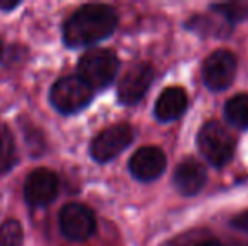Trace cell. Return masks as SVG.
Returning <instances> with one entry per match:
<instances>
[{
  "mask_svg": "<svg viewBox=\"0 0 248 246\" xmlns=\"http://www.w3.org/2000/svg\"><path fill=\"white\" fill-rule=\"evenodd\" d=\"M118 17L113 7L86 3L71 14L62 24V43L71 49L98 44L115 32Z\"/></svg>",
  "mask_w": 248,
  "mask_h": 246,
  "instance_id": "obj_1",
  "label": "cell"
},
{
  "mask_svg": "<svg viewBox=\"0 0 248 246\" xmlns=\"http://www.w3.org/2000/svg\"><path fill=\"white\" fill-rule=\"evenodd\" d=\"M95 91L92 86L76 76L59 78L49 89V101L61 115H75L93 101Z\"/></svg>",
  "mask_w": 248,
  "mask_h": 246,
  "instance_id": "obj_2",
  "label": "cell"
},
{
  "mask_svg": "<svg viewBox=\"0 0 248 246\" xmlns=\"http://www.w3.org/2000/svg\"><path fill=\"white\" fill-rule=\"evenodd\" d=\"M120 68L117 54L110 49H92L78 62V76L85 79L92 89H105L111 85Z\"/></svg>",
  "mask_w": 248,
  "mask_h": 246,
  "instance_id": "obj_3",
  "label": "cell"
},
{
  "mask_svg": "<svg viewBox=\"0 0 248 246\" xmlns=\"http://www.w3.org/2000/svg\"><path fill=\"white\" fill-rule=\"evenodd\" d=\"M198 148L209 164L221 167L235 154V138L219 122H208L198 133Z\"/></svg>",
  "mask_w": 248,
  "mask_h": 246,
  "instance_id": "obj_4",
  "label": "cell"
},
{
  "mask_svg": "<svg viewBox=\"0 0 248 246\" xmlns=\"http://www.w3.org/2000/svg\"><path fill=\"white\" fill-rule=\"evenodd\" d=\"M134 142V130L128 123H117L101 130L90 144V155L98 164H107Z\"/></svg>",
  "mask_w": 248,
  "mask_h": 246,
  "instance_id": "obj_5",
  "label": "cell"
},
{
  "mask_svg": "<svg viewBox=\"0 0 248 246\" xmlns=\"http://www.w3.org/2000/svg\"><path fill=\"white\" fill-rule=\"evenodd\" d=\"M59 228L69 241L81 243L92 238L96 231L95 213L88 206L79 203H69L59 211Z\"/></svg>",
  "mask_w": 248,
  "mask_h": 246,
  "instance_id": "obj_6",
  "label": "cell"
},
{
  "mask_svg": "<svg viewBox=\"0 0 248 246\" xmlns=\"http://www.w3.org/2000/svg\"><path fill=\"white\" fill-rule=\"evenodd\" d=\"M59 179L54 171L37 167L24 182V199L31 207H46L58 197Z\"/></svg>",
  "mask_w": 248,
  "mask_h": 246,
  "instance_id": "obj_7",
  "label": "cell"
},
{
  "mask_svg": "<svg viewBox=\"0 0 248 246\" xmlns=\"http://www.w3.org/2000/svg\"><path fill=\"white\" fill-rule=\"evenodd\" d=\"M236 76V58L226 49L209 54L202 66V79L211 91H223L233 83Z\"/></svg>",
  "mask_w": 248,
  "mask_h": 246,
  "instance_id": "obj_8",
  "label": "cell"
},
{
  "mask_svg": "<svg viewBox=\"0 0 248 246\" xmlns=\"http://www.w3.org/2000/svg\"><path fill=\"white\" fill-rule=\"evenodd\" d=\"M152 78L154 71L147 62H137L128 68L118 83V101L127 106L137 105L152 85Z\"/></svg>",
  "mask_w": 248,
  "mask_h": 246,
  "instance_id": "obj_9",
  "label": "cell"
},
{
  "mask_svg": "<svg viewBox=\"0 0 248 246\" xmlns=\"http://www.w3.org/2000/svg\"><path fill=\"white\" fill-rule=\"evenodd\" d=\"M166 165V154L159 147H142L130 157L128 171L137 181L152 182L164 174Z\"/></svg>",
  "mask_w": 248,
  "mask_h": 246,
  "instance_id": "obj_10",
  "label": "cell"
},
{
  "mask_svg": "<svg viewBox=\"0 0 248 246\" xmlns=\"http://www.w3.org/2000/svg\"><path fill=\"white\" fill-rule=\"evenodd\" d=\"M174 186L184 196H194L206 184V169L193 157H186L174 171Z\"/></svg>",
  "mask_w": 248,
  "mask_h": 246,
  "instance_id": "obj_11",
  "label": "cell"
},
{
  "mask_svg": "<svg viewBox=\"0 0 248 246\" xmlns=\"http://www.w3.org/2000/svg\"><path fill=\"white\" fill-rule=\"evenodd\" d=\"M187 110V95L179 86L166 88L159 95L154 108V115L159 122H174L181 118Z\"/></svg>",
  "mask_w": 248,
  "mask_h": 246,
  "instance_id": "obj_12",
  "label": "cell"
},
{
  "mask_svg": "<svg viewBox=\"0 0 248 246\" xmlns=\"http://www.w3.org/2000/svg\"><path fill=\"white\" fill-rule=\"evenodd\" d=\"M225 116L233 127L248 128V93H238L226 101Z\"/></svg>",
  "mask_w": 248,
  "mask_h": 246,
  "instance_id": "obj_13",
  "label": "cell"
},
{
  "mask_svg": "<svg viewBox=\"0 0 248 246\" xmlns=\"http://www.w3.org/2000/svg\"><path fill=\"white\" fill-rule=\"evenodd\" d=\"M24 230L17 219H7L0 224V246H22Z\"/></svg>",
  "mask_w": 248,
  "mask_h": 246,
  "instance_id": "obj_14",
  "label": "cell"
},
{
  "mask_svg": "<svg viewBox=\"0 0 248 246\" xmlns=\"http://www.w3.org/2000/svg\"><path fill=\"white\" fill-rule=\"evenodd\" d=\"M211 9L216 10L228 22H238V20L248 19V2L219 3V5H213Z\"/></svg>",
  "mask_w": 248,
  "mask_h": 246,
  "instance_id": "obj_15",
  "label": "cell"
},
{
  "mask_svg": "<svg viewBox=\"0 0 248 246\" xmlns=\"http://www.w3.org/2000/svg\"><path fill=\"white\" fill-rule=\"evenodd\" d=\"M230 224H232V228H235V230L248 233V209L236 214V216L230 221Z\"/></svg>",
  "mask_w": 248,
  "mask_h": 246,
  "instance_id": "obj_16",
  "label": "cell"
},
{
  "mask_svg": "<svg viewBox=\"0 0 248 246\" xmlns=\"http://www.w3.org/2000/svg\"><path fill=\"white\" fill-rule=\"evenodd\" d=\"M19 5H20V2H2V0H0V10H3V12H10V10L17 9Z\"/></svg>",
  "mask_w": 248,
  "mask_h": 246,
  "instance_id": "obj_17",
  "label": "cell"
},
{
  "mask_svg": "<svg viewBox=\"0 0 248 246\" xmlns=\"http://www.w3.org/2000/svg\"><path fill=\"white\" fill-rule=\"evenodd\" d=\"M5 142H3V137H2V133H0V164H2V160H3V155H5Z\"/></svg>",
  "mask_w": 248,
  "mask_h": 246,
  "instance_id": "obj_18",
  "label": "cell"
},
{
  "mask_svg": "<svg viewBox=\"0 0 248 246\" xmlns=\"http://www.w3.org/2000/svg\"><path fill=\"white\" fill-rule=\"evenodd\" d=\"M196 246H225V245H221L219 241L209 240V241H202V243H198Z\"/></svg>",
  "mask_w": 248,
  "mask_h": 246,
  "instance_id": "obj_19",
  "label": "cell"
},
{
  "mask_svg": "<svg viewBox=\"0 0 248 246\" xmlns=\"http://www.w3.org/2000/svg\"><path fill=\"white\" fill-rule=\"evenodd\" d=\"M2 54H3V43H2V39H0V59H2Z\"/></svg>",
  "mask_w": 248,
  "mask_h": 246,
  "instance_id": "obj_20",
  "label": "cell"
}]
</instances>
